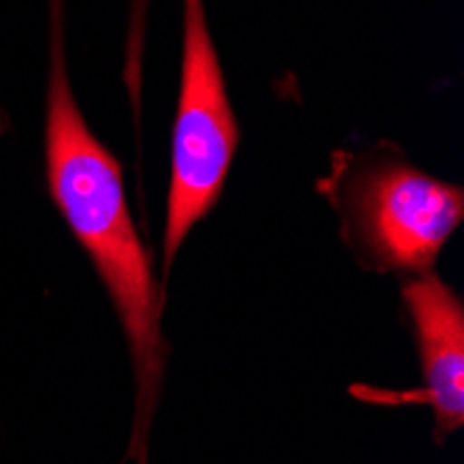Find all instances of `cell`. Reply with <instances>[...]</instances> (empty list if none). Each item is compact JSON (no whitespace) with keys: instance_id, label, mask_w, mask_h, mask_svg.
Returning <instances> with one entry per match:
<instances>
[{"instance_id":"cell-2","label":"cell","mask_w":464,"mask_h":464,"mask_svg":"<svg viewBox=\"0 0 464 464\" xmlns=\"http://www.w3.org/2000/svg\"><path fill=\"white\" fill-rule=\"evenodd\" d=\"M237 142V117L208 34L203 0H184V64L173 125L167 223L161 237L164 276L170 273L189 231L220 200Z\"/></svg>"},{"instance_id":"cell-3","label":"cell","mask_w":464,"mask_h":464,"mask_svg":"<svg viewBox=\"0 0 464 464\" xmlns=\"http://www.w3.org/2000/svg\"><path fill=\"white\" fill-rule=\"evenodd\" d=\"M345 228L378 270H434L440 250L464 218V192L406 161H372L345 184Z\"/></svg>"},{"instance_id":"cell-6","label":"cell","mask_w":464,"mask_h":464,"mask_svg":"<svg viewBox=\"0 0 464 464\" xmlns=\"http://www.w3.org/2000/svg\"><path fill=\"white\" fill-rule=\"evenodd\" d=\"M0 134H4V122H0Z\"/></svg>"},{"instance_id":"cell-4","label":"cell","mask_w":464,"mask_h":464,"mask_svg":"<svg viewBox=\"0 0 464 464\" xmlns=\"http://www.w3.org/2000/svg\"><path fill=\"white\" fill-rule=\"evenodd\" d=\"M401 298L411 320L423 387L398 395L434 411V437L442 442L464 423V304L434 273L406 276Z\"/></svg>"},{"instance_id":"cell-5","label":"cell","mask_w":464,"mask_h":464,"mask_svg":"<svg viewBox=\"0 0 464 464\" xmlns=\"http://www.w3.org/2000/svg\"><path fill=\"white\" fill-rule=\"evenodd\" d=\"M148 0H131V28H129V53H125V83L140 117V83H142V39H145Z\"/></svg>"},{"instance_id":"cell-1","label":"cell","mask_w":464,"mask_h":464,"mask_svg":"<svg viewBox=\"0 0 464 464\" xmlns=\"http://www.w3.org/2000/svg\"><path fill=\"white\" fill-rule=\"evenodd\" d=\"M62 0H53V59L48 81L45 167L48 189L72 237L95 265L120 325L129 340L137 411L131 459L145 464V445L153 409L161 395L167 345L161 334L164 292L153 276V262L137 234L122 187L120 161L95 140L83 120L62 51Z\"/></svg>"}]
</instances>
